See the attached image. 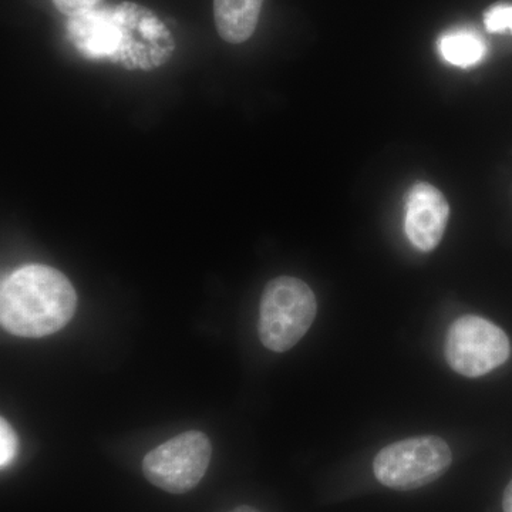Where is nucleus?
<instances>
[{
    "mask_svg": "<svg viewBox=\"0 0 512 512\" xmlns=\"http://www.w3.org/2000/svg\"><path fill=\"white\" fill-rule=\"evenodd\" d=\"M77 293L52 266L26 265L0 288V322L20 338H43L62 330L76 313Z\"/></svg>",
    "mask_w": 512,
    "mask_h": 512,
    "instance_id": "nucleus-1",
    "label": "nucleus"
},
{
    "mask_svg": "<svg viewBox=\"0 0 512 512\" xmlns=\"http://www.w3.org/2000/svg\"><path fill=\"white\" fill-rule=\"evenodd\" d=\"M316 312L318 303L308 284L292 276L272 279L259 303L262 345L276 353L292 349L311 329Z\"/></svg>",
    "mask_w": 512,
    "mask_h": 512,
    "instance_id": "nucleus-2",
    "label": "nucleus"
},
{
    "mask_svg": "<svg viewBox=\"0 0 512 512\" xmlns=\"http://www.w3.org/2000/svg\"><path fill=\"white\" fill-rule=\"evenodd\" d=\"M111 63L130 72H153L173 59L175 40L156 13L134 2L113 6Z\"/></svg>",
    "mask_w": 512,
    "mask_h": 512,
    "instance_id": "nucleus-3",
    "label": "nucleus"
},
{
    "mask_svg": "<svg viewBox=\"0 0 512 512\" xmlns=\"http://www.w3.org/2000/svg\"><path fill=\"white\" fill-rule=\"evenodd\" d=\"M451 463L453 454L446 441L436 436L413 437L380 450L373 473L386 487L410 491L439 480Z\"/></svg>",
    "mask_w": 512,
    "mask_h": 512,
    "instance_id": "nucleus-4",
    "label": "nucleus"
},
{
    "mask_svg": "<svg viewBox=\"0 0 512 512\" xmlns=\"http://www.w3.org/2000/svg\"><path fill=\"white\" fill-rule=\"evenodd\" d=\"M212 447L201 431H185L144 457L147 480L171 494L194 490L210 467Z\"/></svg>",
    "mask_w": 512,
    "mask_h": 512,
    "instance_id": "nucleus-5",
    "label": "nucleus"
},
{
    "mask_svg": "<svg viewBox=\"0 0 512 512\" xmlns=\"http://www.w3.org/2000/svg\"><path fill=\"white\" fill-rule=\"evenodd\" d=\"M510 352V339L504 330L480 316H461L448 329L446 360L458 375H487L503 365Z\"/></svg>",
    "mask_w": 512,
    "mask_h": 512,
    "instance_id": "nucleus-6",
    "label": "nucleus"
},
{
    "mask_svg": "<svg viewBox=\"0 0 512 512\" xmlns=\"http://www.w3.org/2000/svg\"><path fill=\"white\" fill-rule=\"evenodd\" d=\"M450 207L436 187L417 183L406 198L404 232L410 244L421 252L433 251L446 232Z\"/></svg>",
    "mask_w": 512,
    "mask_h": 512,
    "instance_id": "nucleus-7",
    "label": "nucleus"
},
{
    "mask_svg": "<svg viewBox=\"0 0 512 512\" xmlns=\"http://www.w3.org/2000/svg\"><path fill=\"white\" fill-rule=\"evenodd\" d=\"M67 37L77 52L90 60L110 62L114 53L113 6H101L73 16L67 22Z\"/></svg>",
    "mask_w": 512,
    "mask_h": 512,
    "instance_id": "nucleus-8",
    "label": "nucleus"
},
{
    "mask_svg": "<svg viewBox=\"0 0 512 512\" xmlns=\"http://www.w3.org/2000/svg\"><path fill=\"white\" fill-rule=\"evenodd\" d=\"M264 0H214L218 35L231 45H241L254 35Z\"/></svg>",
    "mask_w": 512,
    "mask_h": 512,
    "instance_id": "nucleus-9",
    "label": "nucleus"
},
{
    "mask_svg": "<svg viewBox=\"0 0 512 512\" xmlns=\"http://www.w3.org/2000/svg\"><path fill=\"white\" fill-rule=\"evenodd\" d=\"M439 52L447 63L466 69L484 59L487 43L476 30L454 29L440 37Z\"/></svg>",
    "mask_w": 512,
    "mask_h": 512,
    "instance_id": "nucleus-10",
    "label": "nucleus"
},
{
    "mask_svg": "<svg viewBox=\"0 0 512 512\" xmlns=\"http://www.w3.org/2000/svg\"><path fill=\"white\" fill-rule=\"evenodd\" d=\"M485 28L491 33H512V5L491 6L484 13Z\"/></svg>",
    "mask_w": 512,
    "mask_h": 512,
    "instance_id": "nucleus-11",
    "label": "nucleus"
},
{
    "mask_svg": "<svg viewBox=\"0 0 512 512\" xmlns=\"http://www.w3.org/2000/svg\"><path fill=\"white\" fill-rule=\"evenodd\" d=\"M18 453V437L5 419L0 420V466L8 467Z\"/></svg>",
    "mask_w": 512,
    "mask_h": 512,
    "instance_id": "nucleus-12",
    "label": "nucleus"
},
{
    "mask_svg": "<svg viewBox=\"0 0 512 512\" xmlns=\"http://www.w3.org/2000/svg\"><path fill=\"white\" fill-rule=\"evenodd\" d=\"M103 0H53L57 10L67 18L82 15V13L90 12V10L100 8Z\"/></svg>",
    "mask_w": 512,
    "mask_h": 512,
    "instance_id": "nucleus-13",
    "label": "nucleus"
},
{
    "mask_svg": "<svg viewBox=\"0 0 512 512\" xmlns=\"http://www.w3.org/2000/svg\"><path fill=\"white\" fill-rule=\"evenodd\" d=\"M503 508L504 512H512V480L504 491Z\"/></svg>",
    "mask_w": 512,
    "mask_h": 512,
    "instance_id": "nucleus-14",
    "label": "nucleus"
},
{
    "mask_svg": "<svg viewBox=\"0 0 512 512\" xmlns=\"http://www.w3.org/2000/svg\"><path fill=\"white\" fill-rule=\"evenodd\" d=\"M229 512H259L255 508L248 507V505H242V507L235 508V510Z\"/></svg>",
    "mask_w": 512,
    "mask_h": 512,
    "instance_id": "nucleus-15",
    "label": "nucleus"
}]
</instances>
